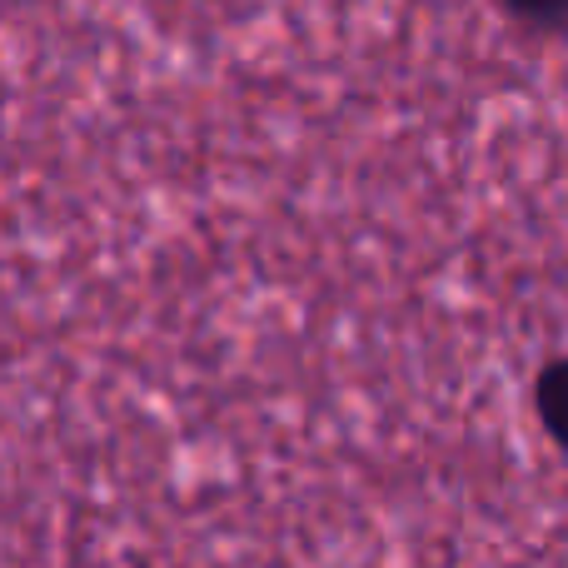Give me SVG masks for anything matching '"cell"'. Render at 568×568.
Returning <instances> with one entry per match:
<instances>
[{
    "instance_id": "cell-1",
    "label": "cell",
    "mask_w": 568,
    "mask_h": 568,
    "mask_svg": "<svg viewBox=\"0 0 568 568\" xmlns=\"http://www.w3.org/2000/svg\"><path fill=\"white\" fill-rule=\"evenodd\" d=\"M539 419H544V429H549L554 439L568 449V359L544 369V379H539Z\"/></svg>"
},
{
    "instance_id": "cell-2",
    "label": "cell",
    "mask_w": 568,
    "mask_h": 568,
    "mask_svg": "<svg viewBox=\"0 0 568 568\" xmlns=\"http://www.w3.org/2000/svg\"><path fill=\"white\" fill-rule=\"evenodd\" d=\"M509 10L524 20V26L568 30V0H509Z\"/></svg>"
}]
</instances>
